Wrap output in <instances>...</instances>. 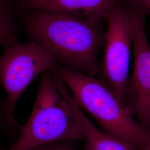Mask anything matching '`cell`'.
<instances>
[{
    "mask_svg": "<svg viewBox=\"0 0 150 150\" xmlns=\"http://www.w3.org/2000/svg\"><path fill=\"white\" fill-rule=\"evenodd\" d=\"M85 141L69 90L53 69L41 75L26 125L8 150H29L54 142Z\"/></svg>",
    "mask_w": 150,
    "mask_h": 150,
    "instance_id": "obj_2",
    "label": "cell"
},
{
    "mask_svg": "<svg viewBox=\"0 0 150 150\" xmlns=\"http://www.w3.org/2000/svg\"><path fill=\"white\" fill-rule=\"evenodd\" d=\"M0 150H6L5 149H4L2 146H0Z\"/></svg>",
    "mask_w": 150,
    "mask_h": 150,
    "instance_id": "obj_14",
    "label": "cell"
},
{
    "mask_svg": "<svg viewBox=\"0 0 150 150\" xmlns=\"http://www.w3.org/2000/svg\"><path fill=\"white\" fill-rule=\"evenodd\" d=\"M127 7L145 13L146 15L150 11V0H127Z\"/></svg>",
    "mask_w": 150,
    "mask_h": 150,
    "instance_id": "obj_12",
    "label": "cell"
},
{
    "mask_svg": "<svg viewBox=\"0 0 150 150\" xmlns=\"http://www.w3.org/2000/svg\"><path fill=\"white\" fill-rule=\"evenodd\" d=\"M120 0H14L16 8L70 13L100 23Z\"/></svg>",
    "mask_w": 150,
    "mask_h": 150,
    "instance_id": "obj_7",
    "label": "cell"
},
{
    "mask_svg": "<svg viewBox=\"0 0 150 150\" xmlns=\"http://www.w3.org/2000/svg\"><path fill=\"white\" fill-rule=\"evenodd\" d=\"M14 0H0V47L6 49L18 42Z\"/></svg>",
    "mask_w": 150,
    "mask_h": 150,
    "instance_id": "obj_9",
    "label": "cell"
},
{
    "mask_svg": "<svg viewBox=\"0 0 150 150\" xmlns=\"http://www.w3.org/2000/svg\"><path fill=\"white\" fill-rule=\"evenodd\" d=\"M77 116L85 134L83 150H133L128 145L97 128L74 101Z\"/></svg>",
    "mask_w": 150,
    "mask_h": 150,
    "instance_id": "obj_8",
    "label": "cell"
},
{
    "mask_svg": "<svg viewBox=\"0 0 150 150\" xmlns=\"http://www.w3.org/2000/svg\"><path fill=\"white\" fill-rule=\"evenodd\" d=\"M57 64L54 54L36 42H17L5 50L0 56V85L5 92L12 116L17 103L27 87L39 75Z\"/></svg>",
    "mask_w": 150,
    "mask_h": 150,
    "instance_id": "obj_4",
    "label": "cell"
},
{
    "mask_svg": "<svg viewBox=\"0 0 150 150\" xmlns=\"http://www.w3.org/2000/svg\"><path fill=\"white\" fill-rule=\"evenodd\" d=\"M74 143L69 141L54 142L40 145L29 150H79Z\"/></svg>",
    "mask_w": 150,
    "mask_h": 150,
    "instance_id": "obj_11",
    "label": "cell"
},
{
    "mask_svg": "<svg viewBox=\"0 0 150 150\" xmlns=\"http://www.w3.org/2000/svg\"><path fill=\"white\" fill-rule=\"evenodd\" d=\"M53 70L64 82L77 106L96 121L101 130L133 150H145L150 133L105 81L58 64Z\"/></svg>",
    "mask_w": 150,
    "mask_h": 150,
    "instance_id": "obj_3",
    "label": "cell"
},
{
    "mask_svg": "<svg viewBox=\"0 0 150 150\" xmlns=\"http://www.w3.org/2000/svg\"><path fill=\"white\" fill-rule=\"evenodd\" d=\"M145 150H150V139L147 141L145 146Z\"/></svg>",
    "mask_w": 150,
    "mask_h": 150,
    "instance_id": "obj_13",
    "label": "cell"
},
{
    "mask_svg": "<svg viewBox=\"0 0 150 150\" xmlns=\"http://www.w3.org/2000/svg\"><path fill=\"white\" fill-rule=\"evenodd\" d=\"M22 21L30 41L45 46L57 64L87 75L101 72L100 49L105 32L100 23L64 12L22 11Z\"/></svg>",
    "mask_w": 150,
    "mask_h": 150,
    "instance_id": "obj_1",
    "label": "cell"
},
{
    "mask_svg": "<svg viewBox=\"0 0 150 150\" xmlns=\"http://www.w3.org/2000/svg\"><path fill=\"white\" fill-rule=\"evenodd\" d=\"M106 21L100 73L102 79L125 103L132 48L127 10L120 3L111 11Z\"/></svg>",
    "mask_w": 150,
    "mask_h": 150,
    "instance_id": "obj_5",
    "label": "cell"
},
{
    "mask_svg": "<svg viewBox=\"0 0 150 150\" xmlns=\"http://www.w3.org/2000/svg\"><path fill=\"white\" fill-rule=\"evenodd\" d=\"M22 127L11 115L5 92L0 85V136L14 133L16 129L21 131Z\"/></svg>",
    "mask_w": 150,
    "mask_h": 150,
    "instance_id": "obj_10",
    "label": "cell"
},
{
    "mask_svg": "<svg viewBox=\"0 0 150 150\" xmlns=\"http://www.w3.org/2000/svg\"><path fill=\"white\" fill-rule=\"evenodd\" d=\"M130 25L134 65L125 104L150 134V45L145 27L146 14L126 7Z\"/></svg>",
    "mask_w": 150,
    "mask_h": 150,
    "instance_id": "obj_6",
    "label": "cell"
}]
</instances>
